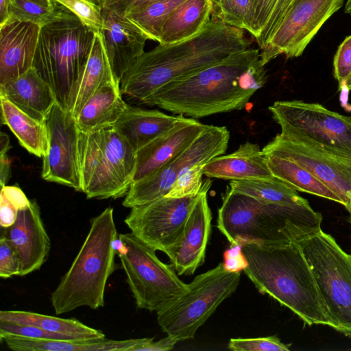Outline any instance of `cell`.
<instances>
[{
    "mask_svg": "<svg viewBox=\"0 0 351 351\" xmlns=\"http://www.w3.org/2000/svg\"><path fill=\"white\" fill-rule=\"evenodd\" d=\"M184 117L169 115L158 110H147L127 104L114 127L136 152L171 130Z\"/></svg>",
    "mask_w": 351,
    "mask_h": 351,
    "instance_id": "cell-24",
    "label": "cell"
},
{
    "mask_svg": "<svg viewBox=\"0 0 351 351\" xmlns=\"http://www.w3.org/2000/svg\"><path fill=\"white\" fill-rule=\"evenodd\" d=\"M206 125L183 117L168 132L136 151L132 183L152 174L176 158L199 136Z\"/></svg>",
    "mask_w": 351,
    "mask_h": 351,
    "instance_id": "cell-19",
    "label": "cell"
},
{
    "mask_svg": "<svg viewBox=\"0 0 351 351\" xmlns=\"http://www.w3.org/2000/svg\"><path fill=\"white\" fill-rule=\"evenodd\" d=\"M0 95L41 122H45L56 103L52 88L33 66L20 76L0 85Z\"/></svg>",
    "mask_w": 351,
    "mask_h": 351,
    "instance_id": "cell-22",
    "label": "cell"
},
{
    "mask_svg": "<svg viewBox=\"0 0 351 351\" xmlns=\"http://www.w3.org/2000/svg\"><path fill=\"white\" fill-rule=\"evenodd\" d=\"M211 183L209 178L204 181L180 238L165 253L178 276L193 275L205 261L211 233L212 213L207 198Z\"/></svg>",
    "mask_w": 351,
    "mask_h": 351,
    "instance_id": "cell-17",
    "label": "cell"
},
{
    "mask_svg": "<svg viewBox=\"0 0 351 351\" xmlns=\"http://www.w3.org/2000/svg\"><path fill=\"white\" fill-rule=\"evenodd\" d=\"M186 0H159L125 16L147 36L159 43L161 28L171 14Z\"/></svg>",
    "mask_w": 351,
    "mask_h": 351,
    "instance_id": "cell-33",
    "label": "cell"
},
{
    "mask_svg": "<svg viewBox=\"0 0 351 351\" xmlns=\"http://www.w3.org/2000/svg\"><path fill=\"white\" fill-rule=\"evenodd\" d=\"M223 263L225 269L230 272H238L244 270L247 267V261L242 252L240 244L231 245L223 254Z\"/></svg>",
    "mask_w": 351,
    "mask_h": 351,
    "instance_id": "cell-45",
    "label": "cell"
},
{
    "mask_svg": "<svg viewBox=\"0 0 351 351\" xmlns=\"http://www.w3.org/2000/svg\"><path fill=\"white\" fill-rule=\"evenodd\" d=\"M77 16L95 32H101L104 27L102 10L86 0H51Z\"/></svg>",
    "mask_w": 351,
    "mask_h": 351,
    "instance_id": "cell-38",
    "label": "cell"
},
{
    "mask_svg": "<svg viewBox=\"0 0 351 351\" xmlns=\"http://www.w3.org/2000/svg\"><path fill=\"white\" fill-rule=\"evenodd\" d=\"M5 236L19 254L20 276L39 269L46 262L51 242L35 200H30L27 206L19 210L16 220L8 228Z\"/></svg>",
    "mask_w": 351,
    "mask_h": 351,
    "instance_id": "cell-18",
    "label": "cell"
},
{
    "mask_svg": "<svg viewBox=\"0 0 351 351\" xmlns=\"http://www.w3.org/2000/svg\"><path fill=\"white\" fill-rule=\"evenodd\" d=\"M95 33L61 5L56 15L40 27L33 67L51 86L56 102L66 110Z\"/></svg>",
    "mask_w": 351,
    "mask_h": 351,
    "instance_id": "cell-6",
    "label": "cell"
},
{
    "mask_svg": "<svg viewBox=\"0 0 351 351\" xmlns=\"http://www.w3.org/2000/svg\"><path fill=\"white\" fill-rule=\"evenodd\" d=\"M102 14L104 27L100 33L113 74L120 84L123 74L145 52L148 38L125 16L106 10Z\"/></svg>",
    "mask_w": 351,
    "mask_h": 351,
    "instance_id": "cell-20",
    "label": "cell"
},
{
    "mask_svg": "<svg viewBox=\"0 0 351 351\" xmlns=\"http://www.w3.org/2000/svg\"><path fill=\"white\" fill-rule=\"evenodd\" d=\"M297 243L314 276L330 326L351 337V254L322 230Z\"/></svg>",
    "mask_w": 351,
    "mask_h": 351,
    "instance_id": "cell-9",
    "label": "cell"
},
{
    "mask_svg": "<svg viewBox=\"0 0 351 351\" xmlns=\"http://www.w3.org/2000/svg\"><path fill=\"white\" fill-rule=\"evenodd\" d=\"M263 152L285 157L311 172L329 187L351 210V158L339 156L310 144L278 134Z\"/></svg>",
    "mask_w": 351,
    "mask_h": 351,
    "instance_id": "cell-15",
    "label": "cell"
},
{
    "mask_svg": "<svg viewBox=\"0 0 351 351\" xmlns=\"http://www.w3.org/2000/svg\"><path fill=\"white\" fill-rule=\"evenodd\" d=\"M268 109L282 137L351 158V117L300 100L276 101Z\"/></svg>",
    "mask_w": 351,
    "mask_h": 351,
    "instance_id": "cell-11",
    "label": "cell"
},
{
    "mask_svg": "<svg viewBox=\"0 0 351 351\" xmlns=\"http://www.w3.org/2000/svg\"><path fill=\"white\" fill-rule=\"evenodd\" d=\"M8 335L38 339L72 340L66 336L34 326L0 321V337Z\"/></svg>",
    "mask_w": 351,
    "mask_h": 351,
    "instance_id": "cell-40",
    "label": "cell"
},
{
    "mask_svg": "<svg viewBox=\"0 0 351 351\" xmlns=\"http://www.w3.org/2000/svg\"><path fill=\"white\" fill-rule=\"evenodd\" d=\"M230 132L226 126L207 125L182 153L152 174L133 182L122 202L132 208L166 196L181 172L197 163H207L226 151Z\"/></svg>",
    "mask_w": 351,
    "mask_h": 351,
    "instance_id": "cell-12",
    "label": "cell"
},
{
    "mask_svg": "<svg viewBox=\"0 0 351 351\" xmlns=\"http://www.w3.org/2000/svg\"><path fill=\"white\" fill-rule=\"evenodd\" d=\"M197 197H162L131 208L124 221L136 237L166 253L180 238Z\"/></svg>",
    "mask_w": 351,
    "mask_h": 351,
    "instance_id": "cell-14",
    "label": "cell"
},
{
    "mask_svg": "<svg viewBox=\"0 0 351 351\" xmlns=\"http://www.w3.org/2000/svg\"><path fill=\"white\" fill-rule=\"evenodd\" d=\"M0 321L34 326L72 340L88 341L105 338L104 333L75 318H60L25 311H1Z\"/></svg>",
    "mask_w": 351,
    "mask_h": 351,
    "instance_id": "cell-30",
    "label": "cell"
},
{
    "mask_svg": "<svg viewBox=\"0 0 351 351\" xmlns=\"http://www.w3.org/2000/svg\"><path fill=\"white\" fill-rule=\"evenodd\" d=\"M11 17V0H0V27L8 23Z\"/></svg>",
    "mask_w": 351,
    "mask_h": 351,
    "instance_id": "cell-47",
    "label": "cell"
},
{
    "mask_svg": "<svg viewBox=\"0 0 351 351\" xmlns=\"http://www.w3.org/2000/svg\"><path fill=\"white\" fill-rule=\"evenodd\" d=\"M157 1L159 0H104L101 9L125 16Z\"/></svg>",
    "mask_w": 351,
    "mask_h": 351,
    "instance_id": "cell-44",
    "label": "cell"
},
{
    "mask_svg": "<svg viewBox=\"0 0 351 351\" xmlns=\"http://www.w3.org/2000/svg\"><path fill=\"white\" fill-rule=\"evenodd\" d=\"M214 0H186L166 20L159 44L171 45L198 34L211 20Z\"/></svg>",
    "mask_w": 351,
    "mask_h": 351,
    "instance_id": "cell-28",
    "label": "cell"
},
{
    "mask_svg": "<svg viewBox=\"0 0 351 351\" xmlns=\"http://www.w3.org/2000/svg\"><path fill=\"white\" fill-rule=\"evenodd\" d=\"M203 171L207 178L230 181L274 178L260 146L250 141L240 145L231 154L211 159Z\"/></svg>",
    "mask_w": 351,
    "mask_h": 351,
    "instance_id": "cell-23",
    "label": "cell"
},
{
    "mask_svg": "<svg viewBox=\"0 0 351 351\" xmlns=\"http://www.w3.org/2000/svg\"><path fill=\"white\" fill-rule=\"evenodd\" d=\"M267 80L259 49L250 47L165 84L141 103L202 118L243 109Z\"/></svg>",
    "mask_w": 351,
    "mask_h": 351,
    "instance_id": "cell-1",
    "label": "cell"
},
{
    "mask_svg": "<svg viewBox=\"0 0 351 351\" xmlns=\"http://www.w3.org/2000/svg\"><path fill=\"white\" fill-rule=\"evenodd\" d=\"M206 164L199 162L184 169L166 196L175 198L197 196L203 185V169Z\"/></svg>",
    "mask_w": 351,
    "mask_h": 351,
    "instance_id": "cell-36",
    "label": "cell"
},
{
    "mask_svg": "<svg viewBox=\"0 0 351 351\" xmlns=\"http://www.w3.org/2000/svg\"><path fill=\"white\" fill-rule=\"evenodd\" d=\"M21 261L18 252L7 236L0 239V276L8 278L19 276Z\"/></svg>",
    "mask_w": 351,
    "mask_h": 351,
    "instance_id": "cell-41",
    "label": "cell"
},
{
    "mask_svg": "<svg viewBox=\"0 0 351 351\" xmlns=\"http://www.w3.org/2000/svg\"><path fill=\"white\" fill-rule=\"evenodd\" d=\"M344 0H294L289 12L260 51L265 66L279 55L297 58L324 23L340 8Z\"/></svg>",
    "mask_w": 351,
    "mask_h": 351,
    "instance_id": "cell-13",
    "label": "cell"
},
{
    "mask_svg": "<svg viewBox=\"0 0 351 351\" xmlns=\"http://www.w3.org/2000/svg\"><path fill=\"white\" fill-rule=\"evenodd\" d=\"M322 215L309 204H265L227 186L217 228L230 245L298 242L321 229Z\"/></svg>",
    "mask_w": 351,
    "mask_h": 351,
    "instance_id": "cell-4",
    "label": "cell"
},
{
    "mask_svg": "<svg viewBox=\"0 0 351 351\" xmlns=\"http://www.w3.org/2000/svg\"><path fill=\"white\" fill-rule=\"evenodd\" d=\"M96 5H97L98 7L102 8V6H103V3H104V0H86Z\"/></svg>",
    "mask_w": 351,
    "mask_h": 351,
    "instance_id": "cell-50",
    "label": "cell"
},
{
    "mask_svg": "<svg viewBox=\"0 0 351 351\" xmlns=\"http://www.w3.org/2000/svg\"><path fill=\"white\" fill-rule=\"evenodd\" d=\"M241 271L230 272L223 263L197 276L180 295L157 310L162 330L178 342L192 339L198 328L239 286Z\"/></svg>",
    "mask_w": 351,
    "mask_h": 351,
    "instance_id": "cell-8",
    "label": "cell"
},
{
    "mask_svg": "<svg viewBox=\"0 0 351 351\" xmlns=\"http://www.w3.org/2000/svg\"><path fill=\"white\" fill-rule=\"evenodd\" d=\"M0 339L10 349L15 351H135L145 338L77 341L38 339L8 335L0 337Z\"/></svg>",
    "mask_w": 351,
    "mask_h": 351,
    "instance_id": "cell-27",
    "label": "cell"
},
{
    "mask_svg": "<svg viewBox=\"0 0 351 351\" xmlns=\"http://www.w3.org/2000/svg\"><path fill=\"white\" fill-rule=\"evenodd\" d=\"M117 238L113 208L108 207L90 220L77 256L51 295L56 315L81 306L97 309L104 306L106 282L115 270Z\"/></svg>",
    "mask_w": 351,
    "mask_h": 351,
    "instance_id": "cell-5",
    "label": "cell"
},
{
    "mask_svg": "<svg viewBox=\"0 0 351 351\" xmlns=\"http://www.w3.org/2000/svg\"><path fill=\"white\" fill-rule=\"evenodd\" d=\"M119 84L100 88L75 117L79 132L84 134L112 127L125 111Z\"/></svg>",
    "mask_w": 351,
    "mask_h": 351,
    "instance_id": "cell-26",
    "label": "cell"
},
{
    "mask_svg": "<svg viewBox=\"0 0 351 351\" xmlns=\"http://www.w3.org/2000/svg\"><path fill=\"white\" fill-rule=\"evenodd\" d=\"M241 246L248 263L244 273L259 293L289 308L309 326H330L314 276L297 242H245Z\"/></svg>",
    "mask_w": 351,
    "mask_h": 351,
    "instance_id": "cell-3",
    "label": "cell"
},
{
    "mask_svg": "<svg viewBox=\"0 0 351 351\" xmlns=\"http://www.w3.org/2000/svg\"><path fill=\"white\" fill-rule=\"evenodd\" d=\"M285 344L275 335L258 338L230 339L228 348L233 351H289Z\"/></svg>",
    "mask_w": 351,
    "mask_h": 351,
    "instance_id": "cell-39",
    "label": "cell"
},
{
    "mask_svg": "<svg viewBox=\"0 0 351 351\" xmlns=\"http://www.w3.org/2000/svg\"><path fill=\"white\" fill-rule=\"evenodd\" d=\"M244 32L218 16L194 36L144 52L120 81L123 95L141 103L165 84L216 64L250 48Z\"/></svg>",
    "mask_w": 351,
    "mask_h": 351,
    "instance_id": "cell-2",
    "label": "cell"
},
{
    "mask_svg": "<svg viewBox=\"0 0 351 351\" xmlns=\"http://www.w3.org/2000/svg\"><path fill=\"white\" fill-rule=\"evenodd\" d=\"M215 2L218 17L225 23L251 33L254 20L253 0H215Z\"/></svg>",
    "mask_w": 351,
    "mask_h": 351,
    "instance_id": "cell-34",
    "label": "cell"
},
{
    "mask_svg": "<svg viewBox=\"0 0 351 351\" xmlns=\"http://www.w3.org/2000/svg\"><path fill=\"white\" fill-rule=\"evenodd\" d=\"M45 124L47 154L43 157L42 178L81 191L79 168V130L75 118L57 102Z\"/></svg>",
    "mask_w": 351,
    "mask_h": 351,
    "instance_id": "cell-16",
    "label": "cell"
},
{
    "mask_svg": "<svg viewBox=\"0 0 351 351\" xmlns=\"http://www.w3.org/2000/svg\"><path fill=\"white\" fill-rule=\"evenodd\" d=\"M345 12L351 14V0H348L346 3Z\"/></svg>",
    "mask_w": 351,
    "mask_h": 351,
    "instance_id": "cell-51",
    "label": "cell"
},
{
    "mask_svg": "<svg viewBox=\"0 0 351 351\" xmlns=\"http://www.w3.org/2000/svg\"><path fill=\"white\" fill-rule=\"evenodd\" d=\"M346 88L347 90H351V75L348 77L346 83Z\"/></svg>",
    "mask_w": 351,
    "mask_h": 351,
    "instance_id": "cell-52",
    "label": "cell"
},
{
    "mask_svg": "<svg viewBox=\"0 0 351 351\" xmlns=\"http://www.w3.org/2000/svg\"><path fill=\"white\" fill-rule=\"evenodd\" d=\"M349 212H350V222H351V210H350V211H349Z\"/></svg>",
    "mask_w": 351,
    "mask_h": 351,
    "instance_id": "cell-53",
    "label": "cell"
},
{
    "mask_svg": "<svg viewBox=\"0 0 351 351\" xmlns=\"http://www.w3.org/2000/svg\"><path fill=\"white\" fill-rule=\"evenodd\" d=\"M334 76L339 88H346V83L351 75V35L347 36L339 46L333 61Z\"/></svg>",
    "mask_w": 351,
    "mask_h": 351,
    "instance_id": "cell-42",
    "label": "cell"
},
{
    "mask_svg": "<svg viewBox=\"0 0 351 351\" xmlns=\"http://www.w3.org/2000/svg\"><path fill=\"white\" fill-rule=\"evenodd\" d=\"M114 247L138 308L156 311L187 289L171 264L132 232L119 234Z\"/></svg>",
    "mask_w": 351,
    "mask_h": 351,
    "instance_id": "cell-10",
    "label": "cell"
},
{
    "mask_svg": "<svg viewBox=\"0 0 351 351\" xmlns=\"http://www.w3.org/2000/svg\"><path fill=\"white\" fill-rule=\"evenodd\" d=\"M10 147L8 136L1 132L0 134V155L6 154Z\"/></svg>",
    "mask_w": 351,
    "mask_h": 351,
    "instance_id": "cell-48",
    "label": "cell"
},
{
    "mask_svg": "<svg viewBox=\"0 0 351 351\" xmlns=\"http://www.w3.org/2000/svg\"><path fill=\"white\" fill-rule=\"evenodd\" d=\"M108 84H120L113 74L102 36L96 32L91 51L72 92L67 110L75 118L95 92Z\"/></svg>",
    "mask_w": 351,
    "mask_h": 351,
    "instance_id": "cell-25",
    "label": "cell"
},
{
    "mask_svg": "<svg viewBox=\"0 0 351 351\" xmlns=\"http://www.w3.org/2000/svg\"><path fill=\"white\" fill-rule=\"evenodd\" d=\"M263 153L274 177L297 191L308 193L343 204L338 195L303 167L285 157L267 152Z\"/></svg>",
    "mask_w": 351,
    "mask_h": 351,
    "instance_id": "cell-31",
    "label": "cell"
},
{
    "mask_svg": "<svg viewBox=\"0 0 351 351\" xmlns=\"http://www.w3.org/2000/svg\"><path fill=\"white\" fill-rule=\"evenodd\" d=\"M0 224L8 228L15 221L19 209L27 206L30 200L17 185L1 186Z\"/></svg>",
    "mask_w": 351,
    "mask_h": 351,
    "instance_id": "cell-37",
    "label": "cell"
},
{
    "mask_svg": "<svg viewBox=\"0 0 351 351\" xmlns=\"http://www.w3.org/2000/svg\"><path fill=\"white\" fill-rule=\"evenodd\" d=\"M294 0H271V11L267 25L257 42L261 51L289 12Z\"/></svg>",
    "mask_w": 351,
    "mask_h": 351,
    "instance_id": "cell-43",
    "label": "cell"
},
{
    "mask_svg": "<svg viewBox=\"0 0 351 351\" xmlns=\"http://www.w3.org/2000/svg\"><path fill=\"white\" fill-rule=\"evenodd\" d=\"M0 101L1 123L8 126L29 153L40 158L45 156L48 149L45 122L31 117L1 95Z\"/></svg>",
    "mask_w": 351,
    "mask_h": 351,
    "instance_id": "cell-29",
    "label": "cell"
},
{
    "mask_svg": "<svg viewBox=\"0 0 351 351\" xmlns=\"http://www.w3.org/2000/svg\"><path fill=\"white\" fill-rule=\"evenodd\" d=\"M40 27L11 19L0 27V85L33 66Z\"/></svg>",
    "mask_w": 351,
    "mask_h": 351,
    "instance_id": "cell-21",
    "label": "cell"
},
{
    "mask_svg": "<svg viewBox=\"0 0 351 351\" xmlns=\"http://www.w3.org/2000/svg\"><path fill=\"white\" fill-rule=\"evenodd\" d=\"M53 3L51 7H45L29 0H11V19L32 22L42 27L56 15L59 5Z\"/></svg>",
    "mask_w": 351,
    "mask_h": 351,
    "instance_id": "cell-35",
    "label": "cell"
},
{
    "mask_svg": "<svg viewBox=\"0 0 351 351\" xmlns=\"http://www.w3.org/2000/svg\"><path fill=\"white\" fill-rule=\"evenodd\" d=\"M11 171V160L7 154L0 155V183L1 186L6 184Z\"/></svg>",
    "mask_w": 351,
    "mask_h": 351,
    "instance_id": "cell-46",
    "label": "cell"
},
{
    "mask_svg": "<svg viewBox=\"0 0 351 351\" xmlns=\"http://www.w3.org/2000/svg\"><path fill=\"white\" fill-rule=\"evenodd\" d=\"M81 191L88 199H117L128 193L136 168V152L114 128L79 133Z\"/></svg>",
    "mask_w": 351,
    "mask_h": 351,
    "instance_id": "cell-7",
    "label": "cell"
},
{
    "mask_svg": "<svg viewBox=\"0 0 351 351\" xmlns=\"http://www.w3.org/2000/svg\"><path fill=\"white\" fill-rule=\"evenodd\" d=\"M45 7H51L54 5L51 0H29Z\"/></svg>",
    "mask_w": 351,
    "mask_h": 351,
    "instance_id": "cell-49",
    "label": "cell"
},
{
    "mask_svg": "<svg viewBox=\"0 0 351 351\" xmlns=\"http://www.w3.org/2000/svg\"><path fill=\"white\" fill-rule=\"evenodd\" d=\"M228 186L265 204L296 205L308 203L298 195L296 190L275 177L271 179L231 180Z\"/></svg>",
    "mask_w": 351,
    "mask_h": 351,
    "instance_id": "cell-32",
    "label": "cell"
}]
</instances>
